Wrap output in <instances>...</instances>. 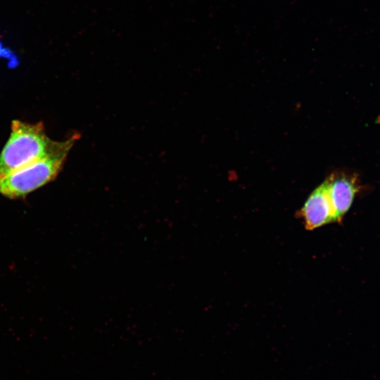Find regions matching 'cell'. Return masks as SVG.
<instances>
[{"label": "cell", "instance_id": "obj_5", "mask_svg": "<svg viewBox=\"0 0 380 380\" xmlns=\"http://www.w3.org/2000/svg\"><path fill=\"white\" fill-rule=\"evenodd\" d=\"M0 58L8 60L11 66L16 65L18 63V58L16 54L8 46H6L0 39Z\"/></svg>", "mask_w": 380, "mask_h": 380}, {"label": "cell", "instance_id": "obj_1", "mask_svg": "<svg viewBox=\"0 0 380 380\" xmlns=\"http://www.w3.org/2000/svg\"><path fill=\"white\" fill-rule=\"evenodd\" d=\"M63 141L51 140L41 122L13 120L10 137L0 153V179L54 152Z\"/></svg>", "mask_w": 380, "mask_h": 380}, {"label": "cell", "instance_id": "obj_3", "mask_svg": "<svg viewBox=\"0 0 380 380\" xmlns=\"http://www.w3.org/2000/svg\"><path fill=\"white\" fill-rule=\"evenodd\" d=\"M298 215L305 229L310 231L334 222V210L324 182L310 194Z\"/></svg>", "mask_w": 380, "mask_h": 380}, {"label": "cell", "instance_id": "obj_2", "mask_svg": "<svg viewBox=\"0 0 380 380\" xmlns=\"http://www.w3.org/2000/svg\"><path fill=\"white\" fill-rule=\"evenodd\" d=\"M78 138L79 134H72L54 152L1 178L0 194L10 198L24 197L53 180Z\"/></svg>", "mask_w": 380, "mask_h": 380}, {"label": "cell", "instance_id": "obj_4", "mask_svg": "<svg viewBox=\"0 0 380 380\" xmlns=\"http://www.w3.org/2000/svg\"><path fill=\"white\" fill-rule=\"evenodd\" d=\"M324 182L334 210V222H339L350 209L358 191L356 180L353 176L336 172L331 174Z\"/></svg>", "mask_w": 380, "mask_h": 380}]
</instances>
